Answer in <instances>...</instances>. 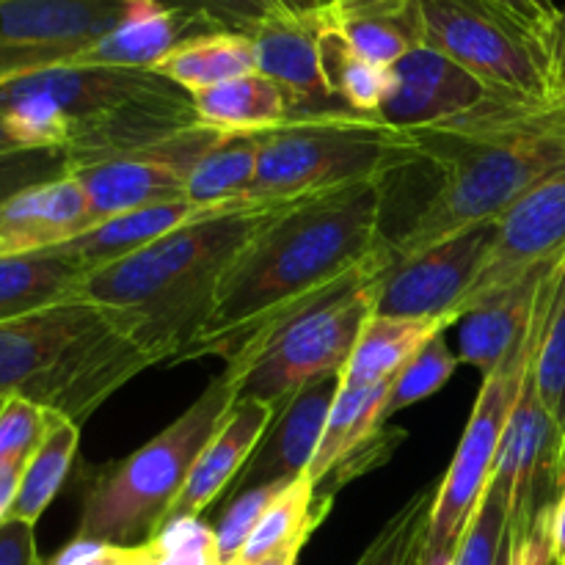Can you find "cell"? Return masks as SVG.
<instances>
[{
  "label": "cell",
  "instance_id": "obj_51",
  "mask_svg": "<svg viewBox=\"0 0 565 565\" xmlns=\"http://www.w3.org/2000/svg\"><path fill=\"white\" fill-rule=\"evenodd\" d=\"M3 401H6V397H0V406H3Z\"/></svg>",
  "mask_w": 565,
  "mask_h": 565
},
{
  "label": "cell",
  "instance_id": "obj_29",
  "mask_svg": "<svg viewBox=\"0 0 565 565\" xmlns=\"http://www.w3.org/2000/svg\"><path fill=\"white\" fill-rule=\"evenodd\" d=\"M329 511L331 502L318 500L312 480L301 475L276 494V500L270 502L268 511L254 527L252 539L243 546L237 563H259L279 552L303 550L309 535L320 527Z\"/></svg>",
  "mask_w": 565,
  "mask_h": 565
},
{
  "label": "cell",
  "instance_id": "obj_16",
  "mask_svg": "<svg viewBox=\"0 0 565 565\" xmlns=\"http://www.w3.org/2000/svg\"><path fill=\"white\" fill-rule=\"evenodd\" d=\"M337 392H340V375H326V379L301 386L279 408L270 428L265 430L257 450L252 452L243 472L226 491V502L248 489L276 483L287 486L307 475L309 463L315 461V452H318Z\"/></svg>",
  "mask_w": 565,
  "mask_h": 565
},
{
  "label": "cell",
  "instance_id": "obj_24",
  "mask_svg": "<svg viewBox=\"0 0 565 565\" xmlns=\"http://www.w3.org/2000/svg\"><path fill=\"white\" fill-rule=\"evenodd\" d=\"M458 320L445 318H392L370 315L359 334L356 348L340 373V384H384L395 381L412 359L425 351L428 342L447 334Z\"/></svg>",
  "mask_w": 565,
  "mask_h": 565
},
{
  "label": "cell",
  "instance_id": "obj_15",
  "mask_svg": "<svg viewBox=\"0 0 565 565\" xmlns=\"http://www.w3.org/2000/svg\"><path fill=\"white\" fill-rule=\"evenodd\" d=\"M494 97L508 94L491 92L439 50L419 44L390 66V92L379 116L403 130H423L461 119Z\"/></svg>",
  "mask_w": 565,
  "mask_h": 565
},
{
  "label": "cell",
  "instance_id": "obj_25",
  "mask_svg": "<svg viewBox=\"0 0 565 565\" xmlns=\"http://www.w3.org/2000/svg\"><path fill=\"white\" fill-rule=\"evenodd\" d=\"M191 105L204 127L221 132H263L292 116V103L285 88L263 72L191 94Z\"/></svg>",
  "mask_w": 565,
  "mask_h": 565
},
{
  "label": "cell",
  "instance_id": "obj_43",
  "mask_svg": "<svg viewBox=\"0 0 565 565\" xmlns=\"http://www.w3.org/2000/svg\"><path fill=\"white\" fill-rule=\"evenodd\" d=\"M28 461H0V524L9 519Z\"/></svg>",
  "mask_w": 565,
  "mask_h": 565
},
{
  "label": "cell",
  "instance_id": "obj_26",
  "mask_svg": "<svg viewBox=\"0 0 565 565\" xmlns=\"http://www.w3.org/2000/svg\"><path fill=\"white\" fill-rule=\"evenodd\" d=\"M390 392L392 381H384V384H340L315 461L307 469V478L312 480V486L329 478L345 458L362 450L384 428Z\"/></svg>",
  "mask_w": 565,
  "mask_h": 565
},
{
  "label": "cell",
  "instance_id": "obj_34",
  "mask_svg": "<svg viewBox=\"0 0 565 565\" xmlns=\"http://www.w3.org/2000/svg\"><path fill=\"white\" fill-rule=\"evenodd\" d=\"M436 486L417 491L384 527L353 565H423L425 539H428L430 511Z\"/></svg>",
  "mask_w": 565,
  "mask_h": 565
},
{
  "label": "cell",
  "instance_id": "obj_13",
  "mask_svg": "<svg viewBox=\"0 0 565 565\" xmlns=\"http://www.w3.org/2000/svg\"><path fill=\"white\" fill-rule=\"evenodd\" d=\"M565 259V171L524 193L494 221L472 287L458 303V320L497 292Z\"/></svg>",
  "mask_w": 565,
  "mask_h": 565
},
{
  "label": "cell",
  "instance_id": "obj_1",
  "mask_svg": "<svg viewBox=\"0 0 565 565\" xmlns=\"http://www.w3.org/2000/svg\"><path fill=\"white\" fill-rule=\"evenodd\" d=\"M384 188L370 180L276 204L224 270L207 320L177 362L221 356L237 367L292 318L384 274Z\"/></svg>",
  "mask_w": 565,
  "mask_h": 565
},
{
  "label": "cell",
  "instance_id": "obj_50",
  "mask_svg": "<svg viewBox=\"0 0 565 565\" xmlns=\"http://www.w3.org/2000/svg\"><path fill=\"white\" fill-rule=\"evenodd\" d=\"M563 483H565V434H563Z\"/></svg>",
  "mask_w": 565,
  "mask_h": 565
},
{
  "label": "cell",
  "instance_id": "obj_19",
  "mask_svg": "<svg viewBox=\"0 0 565 565\" xmlns=\"http://www.w3.org/2000/svg\"><path fill=\"white\" fill-rule=\"evenodd\" d=\"M218 31L202 14L163 0H136L130 14L88 44L70 61L72 66H108V70H152L185 39Z\"/></svg>",
  "mask_w": 565,
  "mask_h": 565
},
{
  "label": "cell",
  "instance_id": "obj_28",
  "mask_svg": "<svg viewBox=\"0 0 565 565\" xmlns=\"http://www.w3.org/2000/svg\"><path fill=\"white\" fill-rule=\"evenodd\" d=\"M259 169L254 132H221L188 174L185 199L202 207H243L248 204ZM252 207V204H248Z\"/></svg>",
  "mask_w": 565,
  "mask_h": 565
},
{
  "label": "cell",
  "instance_id": "obj_9",
  "mask_svg": "<svg viewBox=\"0 0 565 565\" xmlns=\"http://www.w3.org/2000/svg\"><path fill=\"white\" fill-rule=\"evenodd\" d=\"M116 320L114 309L70 298L0 323V397H25L50 412L77 351Z\"/></svg>",
  "mask_w": 565,
  "mask_h": 565
},
{
  "label": "cell",
  "instance_id": "obj_6",
  "mask_svg": "<svg viewBox=\"0 0 565 565\" xmlns=\"http://www.w3.org/2000/svg\"><path fill=\"white\" fill-rule=\"evenodd\" d=\"M541 292H544V287H541ZM539 329L541 296L539 303H535L527 340L500 370L483 379L478 401H475L472 414H469L467 430L461 436V445H458L445 478L436 483V500L434 511H430L423 565H452L469 524L478 516L480 505L489 494L508 419H511L516 397L522 392L524 379H527L530 364H533Z\"/></svg>",
  "mask_w": 565,
  "mask_h": 565
},
{
  "label": "cell",
  "instance_id": "obj_39",
  "mask_svg": "<svg viewBox=\"0 0 565 565\" xmlns=\"http://www.w3.org/2000/svg\"><path fill=\"white\" fill-rule=\"evenodd\" d=\"M70 174V160L64 149H14L0 152V204L14 193Z\"/></svg>",
  "mask_w": 565,
  "mask_h": 565
},
{
  "label": "cell",
  "instance_id": "obj_18",
  "mask_svg": "<svg viewBox=\"0 0 565 565\" xmlns=\"http://www.w3.org/2000/svg\"><path fill=\"white\" fill-rule=\"evenodd\" d=\"M88 226V196L75 177L36 182L0 204V257L50 252Z\"/></svg>",
  "mask_w": 565,
  "mask_h": 565
},
{
  "label": "cell",
  "instance_id": "obj_4",
  "mask_svg": "<svg viewBox=\"0 0 565 565\" xmlns=\"http://www.w3.org/2000/svg\"><path fill=\"white\" fill-rule=\"evenodd\" d=\"M254 136L259 169L246 199L252 207L296 202L356 182L390 180L423 160L412 130L348 108L292 114Z\"/></svg>",
  "mask_w": 565,
  "mask_h": 565
},
{
  "label": "cell",
  "instance_id": "obj_42",
  "mask_svg": "<svg viewBox=\"0 0 565 565\" xmlns=\"http://www.w3.org/2000/svg\"><path fill=\"white\" fill-rule=\"evenodd\" d=\"M546 66H550V97L565 105V11L544 31Z\"/></svg>",
  "mask_w": 565,
  "mask_h": 565
},
{
  "label": "cell",
  "instance_id": "obj_38",
  "mask_svg": "<svg viewBox=\"0 0 565 565\" xmlns=\"http://www.w3.org/2000/svg\"><path fill=\"white\" fill-rule=\"evenodd\" d=\"M505 533H508L505 502H502V497L497 494L494 489H489L478 516L472 519L461 546H458V555L456 561H452V565H497V561H500L502 544H505Z\"/></svg>",
  "mask_w": 565,
  "mask_h": 565
},
{
  "label": "cell",
  "instance_id": "obj_49",
  "mask_svg": "<svg viewBox=\"0 0 565 565\" xmlns=\"http://www.w3.org/2000/svg\"><path fill=\"white\" fill-rule=\"evenodd\" d=\"M535 3H539L544 11H550V14H557V11H561L555 3H552V0H535Z\"/></svg>",
  "mask_w": 565,
  "mask_h": 565
},
{
  "label": "cell",
  "instance_id": "obj_36",
  "mask_svg": "<svg viewBox=\"0 0 565 565\" xmlns=\"http://www.w3.org/2000/svg\"><path fill=\"white\" fill-rule=\"evenodd\" d=\"M281 489H285V483L259 486V489H248L226 502L224 513H221L218 527L213 530L215 550H218L221 565L237 563L243 546H246V541L252 539L254 527H257V522L263 519V513L268 511V505L276 500V494H279Z\"/></svg>",
  "mask_w": 565,
  "mask_h": 565
},
{
  "label": "cell",
  "instance_id": "obj_2",
  "mask_svg": "<svg viewBox=\"0 0 565 565\" xmlns=\"http://www.w3.org/2000/svg\"><path fill=\"white\" fill-rule=\"evenodd\" d=\"M412 132L419 158L439 171V188L392 241V265L494 224L524 193L565 171V105L555 99L494 97L461 119Z\"/></svg>",
  "mask_w": 565,
  "mask_h": 565
},
{
  "label": "cell",
  "instance_id": "obj_31",
  "mask_svg": "<svg viewBox=\"0 0 565 565\" xmlns=\"http://www.w3.org/2000/svg\"><path fill=\"white\" fill-rule=\"evenodd\" d=\"M77 445H81V425L50 412L47 434L28 461L14 508L9 513L11 519H22V522L31 524L39 522V516L47 511L50 502L58 497L61 486L70 478Z\"/></svg>",
  "mask_w": 565,
  "mask_h": 565
},
{
  "label": "cell",
  "instance_id": "obj_33",
  "mask_svg": "<svg viewBox=\"0 0 565 565\" xmlns=\"http://www.w3.org/2000/svg\"><path fill=\"white\" fill-rule=\"evenodd\" d=\"M320 28V61H323L326 81L334 97L348 110L362 116H379L390 92V70L362 58L340 33L326 25L318 17Z\"/></svg>",
  "mask_w": 565,
  "mask_h": 565
},
{
  "label": "cell",
  "instance_id": "obj_44",
  "mask_svg": "<svg viewBox=\"0 0 565 565\" xmlns=\"http://www.w3.org/2000/svg\"><path fill=\"white\" fill-rule=\"evenodd\" d=\"M491 3L500 6V9H505L508 14H513L516 20H522L524 25L535 28L539 33H544L546 28H550V22L561 14V11H557V14H550V11L541 9L535 0H491Z\"/></svg>",
  "mask_w": 565,
  "mask_h": 565
},
{
  "label": "cell",
  "instance_id": "obj_7",
  "mask_svg": "<svg viewBox=\"0 0 565 565\" xmlns=\"http://www.w3.org/2000/svg\"><path fill=\"white\" fill-rule=\"evenodd\" d=\"M375 279L298 315L246 362L226 367L224 373L237 384V397H254L281 408L301 386L340 375L364 323L375 312Z\"/></svg>",
  "mask_w": 565,
  "mask_h": 565
},
{
  "label": "cell",
  "instance_id": "obj_48",
  "mask_svg": "<svg viewBox=\"0 0 565 565\" xmlns=\"http://www.w3.org/2000/svg\"><path fill=\"white\" fill-rule=\"evenodd\" d=\"M14 149H22V147L14 141V136H11L9 125H6V119H3V116H0V152H14Z\"/></svg>",
  "mask_w": 565,
  "mask_h": 565
},
{
  "label": "cell",
  "instance_id": "obj_47",
  "mask_svg": "<svg viewBox=\"0 0 565 565\" xmlns=\"http://www.w3.org/2000/svg\"><path fill=\"white\" fill-rule=\"evenodd\" d=\"M298 555L301 550H290V552H279V555L268 557V561H259V563H235V565H296Z\"/></svg>",
  "mask_w": 565,
  "mask_h": 565
},
{
  "label": "cell",
  "instance_id": "obj_5",
  "mask_svg": "<svg viewBox=\"0 0 565 565\" xmlns=\"http://www.w3.org/2000/svg\"><path fill=\"white\" fill-rule=\"evenodd\" d=\"M235 403L237 384L221 373L169 428L88 480L75 539L116 546L147 544L166 524L191 469Z\"/></svg>",
  "mask_w": 565,
  "mask_h": 565
},
{
  "label": "cell",
  "instance_id": "obj_12",
  "mask_svg": "<svg viewBox=\"0 0 565 565\" xmlns=\"http://www.w3.org/2000/svg\"><path fill=\"white\" fill-rule=\"evenodd\" d=\"M136 0H0V81L70 64Z\"/></svg>",
  "mask_w": 565,
  "mask_h": 565
},
{
  "label": "cell",
  "instance_id": "obj_14",
  "mask_svg": "<svg viewBox=\"0 0 565 565\" xmlns=\"http://www.w3.org/2000/svg\"><path fill=\"white\" fill-rule=\"evenodd\" d=\"M494 224L461 232L406 263H395L375 279V315L392 318H450L478 276Z\"/></svg>",
  "mask_w": 565,
  "mask_h": 565
},
{
  "label": "cell",
  "instance_id": "obj_27",
  "mask_svg": "<svg viewBox=\"0 0 565 565\" xmlns=\"http://www.w3.org/2000/svg\"><path fill=\"white\" fill-rule=\"evenodd\" d=\"M152 72L185 94H196L257 72V55L246 33L207 31L177 44Z\"/></svg>",
  "mask_w": 565,
  "mask_h": 565
},
{
  "label": "cell",
  "instance_id": "obj_21",
  "mask_svg": "<svg viewBox=\"0 0 565 565\" xmlns=\"http://www.w3.org/2000/svg\"><path fill=\"white\" fill-rule=\"evenodd\" d=\"M243 207H248V204H243ZM226 210L235 207H202V204L188 202V199H182V202L152 204V207L130 210V213L114 215V218L103 221V224H94L92 230L81 232L72 241L61 243V246L42 254L64 259L72 268L88 274V270L105 268V265L119 263V259L141 252L149 243L160 241V237L180 230V226L193 224L199 218H207V215L226 213Z\"/></svg>",
  "mask_w": 565,
  "mask_h": 565
},
{
  "label": "cell",
  "instance_id": "obj_30",
  "mask_svg": "<svg viewBox=\"0 0 565 565\" xmlns=\"http://www.w3.org/2000/svg\"><path fill=\"white\" fill-rule=\"evenodd\" d=\"M83 270L47 254L0 257V323L77 298Z\"/></svg>",
  "mask_w": 565,
  "mask_h": 565
},
{
  "label": "cell",
  "instance_id": "obj_40",
  "mask_svg": "<svg viewBox=\"0 0 565 565\" xmlns=\"http://www.w3.org/2000/svg\"><path fill=\"white\" fill-rule=\"evenodd\" d=\"M169 6L196 11L218 31L237 33L254 31L257 25L287 11L279 0H169Z\"/></svg>",
  "mask_w": 565,
  "mask_h": 565
},
{
  "label": "cell",
  "instance_id": "obj_10",
  "mask_svg": "<svg viewBox=\"0 0 565 565\" xmlns=\"http://www.w3.org/2000/svg\"><path fill=\"white\" fill-rule=\"evenodd\" d=\"M218 136L221 130L196 121L160 141L103 154L70 169L88 196L92 226L130 210L182 202L188 174Z\"/></svg>",
  "mask_w": 565,
  "mask_h": 565
},
{
  "label": "cell",
  "instance_id": "obj_20",
  "mask_svg": "<svg viewBox=\"0 0 565 565\" xmlns=\"http://www.w3.org/2000/svg\"><path fill=\"white\" fill-rule=\"evenodd\" d=\"M276 414H279V408L270 406V403L254 401V397H237L230 417L224 419L218 434L207 441L196 467L191 469V478H188L185 489L171 505L166 522L182 516L199 519L218 497H224L248 463L252 452L257 450Z\"/></svg>",
  "mask_w": 565,
  "mask_h": 565
},
{
  "label": "cell",
  "instance_id": "obj_37",
  "mask_svg": "<svg viewBox=\"0 0 565 565\" xmlns=\"http://www.w3.org/2000/svg\"><path fill=\"white\" fill-rule=\"evenodd\" d=\"M47 408L25 397H6L0 406V461H31L47 434Z\"/></svg>",
  "mask_w": 565,
  "mask_h": 565
},
{
  "label": "cell",
  "instance_id": "obj_23",
  "mask_svg": "<svg viewBox=\"0 0 565 565\" xmlns=\"http://www.w3.org/2000/svg\"><path fill=\"white\" fill-rule=\"evenodd\" d=\"M318 17L362 58L386 70L423 44L417 0H331Z\"/></svg>",
  "mask_w": 565,
  "mask_h": 565
},
{
  "label": "cell",
  "instance_id": "obj_41",
  "mask_svg": "<svg viewBox=\"0 0 565 565\" xmlns=\"http://www.w3.org/2000/svg\"><path fill=\"white\" fill-rule=\"evenodd\" d=\"M33 527L36 524L11 516L0 524V565H44Z\"/></svg>",
  "mask_w": 565,
  "mask_h": 565
},
{
  "label": "cell",
  "instance_id": "obj_17",
  "mask_svg": "<svg viewBox=\"0 0 565 565\" xmlns=\"http://www.w3.org/2000/svg\"><path fill=\"white\" fill-rule=\"evenodd\" d=\"M257 55V72L279 83L292 103V114L345 108L331 92L320 61L318 17L301 20L290 11L246 33Z\"/></svg>",
  "mask_w": 565,
  "mask_h": 565
},
{
  "label": "cell",
  "instance_id": "obj_22",
  "mask_svg": "<svg viewBox=\"0 0 565 565\" xmlns=\"http://www.w3.org/2000/svg\"><path fill=\"white\" fill-rule=\"evenodd\" d=\"M557 265L527 276V279H522L519 285L497 292L494 298H489V301L480 303L478 309L463 315L456 323L458 362L469 364V367H478L483 375H491L494 370H500L502 364L522 348V342L527 340L541 287H544L546 276H550Z\"/></svg>",
  "mask_w": 565,
  "mask_h": 565
},
{
  "label": "cell",
  "instance_id": "obj_3",
  "mask_svg": "<svg viewBox=\"0 0 565 565\" xmlns=\"http://www.w3.org/2000/svg\"><path fill=\"white\" fill-rule=\"evenodd\" d=\"M270 207H235L169 232L141 252L83 274L77 298L125 315L132 340L154 362H177L196 340L215 287Z\"/></svg>",
  "mask_w": 565,
  "mask_h": 565
},
{
  "label": "cell",
  "instance_id": "obj_11",
  "mask_svg": "<svg viewBox=\"0 0 565 565\" xmlns=\"http://www.w3.org/2000/svg\"><path fill=\"white\" fill-rule=\"evenodd\" d=\"M491 489L505 502L508 539H524L563 489V430L541 403L533 364L508 419Z\"/></svg>",
  "mask_w": 565,
  "mask_h": 565
},
{
  "label": "cell",
  "instance_id": "obj_35",
  "mask_svg": "<svg viewBox=\"0 0 565 565\" xmlns=\"http://www.w3.org/2000/svg\"><path fill=\"white\" fill-rule=\"evenodd\" d=\"M458 356L450 351L447 345L445 334L436 337L434 342L425 345V351L419 353L417 359L403 367V373H397V379L392 381V392H390V403H386V419L392 414L403 412V408L414 406V403L428 401L430 395L441 390L447 381L452 379L458 367Z\"/></svg>",
  "mask_w": 565,
  "mask_h": 565
},
{
  "label": "cell",
  "instance_id": "obj_8",
  "mask_svg": "<svg viewBox=\"0 0 565 565\" xmlns=\"http://www.w3.org/2000/svg\"><path fill=\"white\" fill-rule=\"evenodd\" d=\"M423 44L456 61L491 92L552 99L544 33L491 0H417Z\"/></svg>",
  "mask_w": 565,
  "mask_h": 565
},
{
  "label": "cell",
  "instance_id": "obj_45",
  "mask_svg": "<svg viewBox=\"0 0 565 565\" xmlns=\"http://www.w3.org/2000/svg\"><path fill=\"white\" fill-rule=\"evenodd\" d=\"M550 544L555 565H565V483L555 505L550 508Z\"/></svg>",
  "mask_w": 565,
  "mask_h": 565
},
{
  "label": "cell",
  "instance_id": "obj_46",
  "mask_svg": "<svg viewBox=\"0 0 565 565\" xmlns=\"http://www.w3.org/2000/svg\"><path fill=\"white\" fill-rule=\"evenodd\" d=\"M281 6H285L287 11H290L292 17H301V20H312V17H318L320 11L326 9V6L331 3V0H279Z\"/></svg>",
  "mask_w": 565,
  "mask_h": 565
},
{
  "label": "cell",
  "instance_id": "obj_32",
  "mask_svg": "<svg viewBox=\"0 0 565 565\" xmlns=\"http://www.w3.org/2000/svg\"><path fill=\"white\" fill-rule=\"evenodd\" d=\"M541 403L565 434V259L546 276L541 292V329L533 356Z\"/></svg>",
  "mask_w": 565,
  "mask_h": 565
}]
</instances>
